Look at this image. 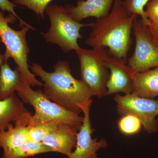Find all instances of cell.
<instances>
[{"label":"cell","instance_id":"obj_1","mask_svg":"<svg viewBox=\"0 0 158 158\" xmlns=\"http://www.w3.org/2000/svg\"><path fill=\"white\" fill-rule=\"evenodd\" d=\"M138 17L127 12L123 0H115L108 15L91 23V32L85 44L93 49L107 48L110 56L126 63L133 43V25Z\"/></svg>","mask_w":158,"mask_h":158},{"label":"cell","instance_id":"obj_2","mask_svg":"<svg viewBox=\"0 0 158 158\" xmlns=\"http://www.w3.org/2000/svg\"><path fill=\"white\" fill-rule=\"evenodd\" d=\"M30 68L43 82L45 96L65 110L79 114L85 106L92 103L94 94L81 80L73 76L68 61H58L52 72L46 71L36 63Z\"/></svg>","mask_w":158,"mask_h":158},{"label":"cell","instance_id":"obj_3","mask_svg":"<svg viewBox=\"0 0 158 158\" xmlns=\"http://www.w3.org/2000/svg\"><path fill=\"white\" fill-rule=\"evenodd\" d=\"M17 18L10 14L5 16L0 9V39L6 47V52L2 55L6 61L12 58L16 64L23 81L31 87H41L43 83L36 78V76L30 70L28 56L30 53L27 42L26 40L27 33L31 29H34L30 25L25 26L19 31H15L9 26V23H13Z\"/></svg>","mask_w":158,"mask_h":158},{"label":"cell","instance_id":"obj_4","mask_svg":"<svg viewBox=\"0 0 158 158\" xmlns=\"http://www.w3.org/2000/svg\"><path fill=\"white\" fill-rule=\"evenodd\" d=\"M18 96L24 103L31 105L35 110L28 125L41 123H63L80 129L83 116L70 112L49 99L40 90H34L22 81L16 90Z\"/></svg>","mask_w":158,"mask_h":158},{"label":"cell","instance_id":"obj_5","mask_svg":"<svg viewBox=\"0 0 158 158\" xmlns=\"http://www.w3.org/2000/svg\"><path fill=\"white\" fill-rule=\"evenodd\" d=\"M45 13L50 21L48 31L43 34L46 42L59 46L64 52L77 51L81 48L78 41L82 39L81 29L90 27L91 23H82L73 19L65 6L49 5Z\"/></svg>","mask_w":158,"mask_h":158},{"label":"cell","instance_id":"obj_6","mask_svg":"<svg viewBox=\"0 0 158 158\" xmlns=\"http://www.w3.org/2000/svg\"><path fill=\"white\" fill-rule=\"evenodd\" d=\"M104 50L80 48L76 51L79 60L81 80L98 97L107 95L110 73L103 60Z\"/></svg>","mask_w":158,"mask_h":158},{"label":"cell","instance_id":"obj_7","mask_svg":"<svg viewBox=\"0 0 158 158\" xmlns=\"http://www.w3.org/2000/svg\"><path fill=\"white\" fill-rule=\"evenodd\" d=\"M135 50L127 60V65L136 73L158 66V48L154 42L148 24L137 19L133 27Z\"/></svg>","mask_w":158,"mask_h":158},{"label":"cell","instance_id":"obj_8","mask_svg":"<svg viewBox=\"0 0 158 158\" xmlns=\"http://www.w3.org/2000/svg\"><path fill=\"white\" fill-rule=\"evenodd\" d=\"M116 110L119 115L131 113L141 120L144 131L149 134L158 129V99L146 98L133 93L123 95L116 94L114 97Z\"/></svg>","mask_w":158,"mask_h":158},{"label":"cell","instance_id":"obj_9","mask_svg":"<svg viewBox=\"0 0 158 158\" xmlns=\"http://www.w3.org/2000/svg\"><path fill=\"white\" fill-rule=\"evenodd\" d=\"M103 60L105 66L110 70L107 83V95L118 93H132L136 73L122 60L110 56L104 50Z\"/></svg>","mask_w":158,"mask_h":158},{"label":"cell","instance_id":"obj_10","mask_svg":"<svg viewBox=\"0 0 158 158\" xmlns=\"http://www.w3.org/2000/svg\"><path fill=\"white\" fill-rule=\"evenodd\" d=\"M91 105L88 104L83 109V121L77 135L76 145L68 158H98L97 152L107 147V142L105 139L98 141L92 138L94 129L90 117Z\"/></svg>","mask_w":158,"mask_h":158},{"label":"cell","instance_id":"obj_11","mask_svg":"<svg viewBox=\"0 0 158 158\" xmlns=\"http://www.w3.org/2000/svg\"><path fill=\"white\" fill-rule=\"evenodd\" d=\"M79 130L71 126L60 123L42 142L49 148L52 152L60 153L68 157L76 145Z\"/></svg>","mask_w":158,"mask_h":158},{"label":"cell","instance_id":"obj_12","mask_svg":"<svg viewBox=\"0 0 158 158\" xmlns=\"http://www.w3.org/2000/svg\"><path fill=\"white\" fill-rule=\"evenodd\" d=\"M32 115L15 92L7 98L0 100V131L6 129L12 123L28 125Z\"/></svg>","mask_w":158,"mask_h":158},{"label":"cell","instance_id":"obj_13","mask_svg":"<svg viewBox=\"0 0 158 158\" xmlns=\"http://www.w3.org/2000/svg\"><path fill=\"white\" fill-rule=\"evenodd\" d=\"M115 0H79L75 6H65L70 16L81 22L83 19L94 17L96 20L106 17L110 13Z\"/></svg>","mask_w":158,"mask_h":158},{"label":"cell","instance_id":"obj_14","mask_svg":"<svg viewBox=\"0 0 158 158\" xmlns=\"http://www.w3.org/2000/svg\"><path fill=\"white\" fill-rule=\"evenodd\" d=\"M132 93L146 98L158 97V66L135 74Z\"/></svg>","mask_w":158,"mask_h":158},{"label":"cell","instance_id":"obj_15","mask_svg":"<svg viewBox=\"0 0 158 158\" xmlns=\"http://www.w3.org/2000/svg\"><path fill=\"white\" fill-rule=\"evenodd\" d=\"M30 141L28 126L19 123H10L6 129L0 131V148L3 151L14 148Z\"/></svg>","mask_w":158,"mask_h":158},{"label":"cell","instance_id":"obj_16","mask_svg":"<svg viewBox=\"0 0 158 158\" xmlns=\"http://www.w3.org/2000/svg\"><path fill=\"white\" fill-rule=\"evenodd\" d=\"M0 66V100L7 98L16 92L23 79L17 67L13 70L8 61L3 59Z\"/></svg>","mask_w":158,"mask_h":158},{"label":"cell","instance_id":"obj_17","mask_svg":"<svg viewBox=\"0 0 158 158\" xmlns=\"http://www.w3.org/2000/svg\"><path fill=\"white\" fill-rule=\"evenodd\" d=\"M52 152L42 142L28 141L17 147L3 151L2 158H26L40 154Z\"/></svg>","mask_w":158,"mask_h":158},{"label":"cell","instance_id":"obj_18","mask_svg":"<svg viewBox=\"0 0 158 158\" xmlns=\"http://www.w3.org/2000/svg\"><path fill=\"white\" fill-rule=\"evenodd\" d=\"M117 127L122 134L132 136L140 132L143 126L137 116L131 113H126L121 115L117 122Z\"/></svg>","mask_w":158,"mask_h":158},{"label":"cell","instance_id":"obj_19","mask_svg":"<svg viewBox=\"0 0 158 158\" xmlns=\"http://www.w3.org/2000/svg\"><path fill=\"white\" fill-rule=\"evenodd\" d=\"M59 124L57 123H41L32 126L28 125L29 140L30 141L35 142H42L44 139L54 131Z\"/></svg>","mask_w":158,"mask_h":158},{"label":"cell","instance_id":"obj_20","mask_svg":"<svg viewBox=\"0 0 158 158\" xmlns=\"http://www.w3.org/2000/svg\"><path fill=\"white\" fill-rule=\"evenodd\" d=\"M53 0H13L15 5L23 6L34 11L37 16L44 17L45 9Z\"/></svg>","mask_w":158,"mask_h":158},{"label":"cell","instance_id":"obj_21","mask_svg":"<svg viewBox=\"0 0 158 158\" xmlns=\"http://www.w3.org/2000/svg\"><path fill=\"white\" fill-rule=\"evenodd\" d=\"M151 0H123L127 11L130 14H135L148 25L149 20L146 17L144 8Z\"/></svg>","mask_w":158,"mask_h":158},{"label":"cell","instance_id":"obj_22","mask_svg":"<svg viewBox=\"0 0 158 158\" xmlns=\"http://www.w3.org/2000/svg\"><path fill=\"white\" fill-rule=\"evenodd\" d=\"M146 6V17L150 21L158 23V0H151Z\"/></svg>","mask_w":158,"mask_h":158},{"label":"cell","instance_id":"obj_23","mask_svg":"<svg viewBox=\"0 0 158 158\" xmlns=\"http://www.w3.org/2000/svg\"><path fill=\"white\" fill-rule=\"evenodd\" d=\"M17 7L14 3L11 2L9 0H0V9L2 11H6L10 13V14L13 15L18 19L19 20L20 26L21 27H24L25 26L28 25V24L25 22L21 19L20 18L16 12L15 11V8Z\"/></svg>","mask_w":158,"mask_h":158},{"label":"cell","instance_id":"obj_24","mask_svg":"<svg viewBox=\"0 0 158 158\" xmlns=\"http://www.w3.org/2000/svg\"><path fill=\"white\" fill-rule=\"evenodd\" d=\"M148 25L152 35L154 42L158 48V23L149 20Z\"/></svg>","mask_w":158,"mask_h":158},{"label":"cell","instance_id":"obj_25","mask_svg":"<svg viewBox=\"0 0 158 158\" xmlns=\"http://www.w3.org/2000/svg\"><path fill=\"white\" fill-rule=\"evenodd\" d=\"M2 55H0V66H1V63H2Z\"/></svg>","mask_w":158,"mask_h":158}]
</instances>
